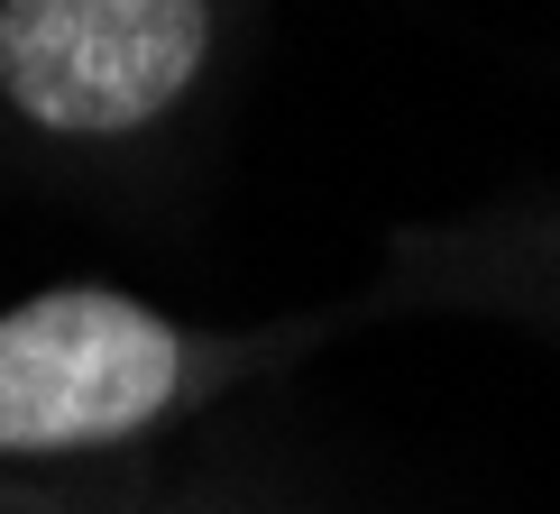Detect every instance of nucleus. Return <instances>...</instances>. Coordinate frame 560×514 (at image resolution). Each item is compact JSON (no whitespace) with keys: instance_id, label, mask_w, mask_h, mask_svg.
<instances>
[{"instance_id":"obj_1","label":"nucleus","mask_w":560,"mask_h":514,"mask_svg":"<svg viewBox=\"0 0 560 514\" xmlns=\"http://www.w3.org/2000/svg\"><path fill=\"white\" fill-rule=\"evenodd\" d=\"M542 267H560L551 230L524 240L451 230V240H405L368 294L276 322H184L120 285H46L28 303H0V478L102 469L267 367L313 359L340 331L395 322L413 303H515Z\"/></svg>"},{"instance_id":"obj_2","label":"nucleus","mask_w":560,"mask_h":514,"mask_svg":"<svg viewBox=\"0 0 560 514\" xmlns=\"http://www.w3.org/2000/svg\"><path fill=\"white\" fill-rule=\"evenodd\" d=\"M230 0H0V156L110 175L156 156L230 65Z\"/></svg>"},{"instance_id":"obj_3","label":"nucleus","mask_w":560,"mask_h":514,"mask_svg":"<svg viewBox=\"0 0 560 514\" xmlns=\"http://www.w3.org/2000/svg\"><path fill=\"white\" fill-rule=\"evenodd\" d=\"M0 514H212L194 497H166V487H138V478H0Z\"/></svg>"}]
</instances>
